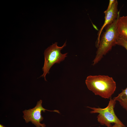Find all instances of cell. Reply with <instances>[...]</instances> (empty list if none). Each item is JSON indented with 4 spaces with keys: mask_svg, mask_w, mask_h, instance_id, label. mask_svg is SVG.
<instances>
[{
    "mask_svg": "<svg viewBox=\"0 0 127 127\" xmlns=\"http://www.w3.org/2000/svg\"><path fill=\"white\" fill-rule=\"evenodd\" d=\"M117 27L119 36L127 38V16L118 17Z\"/></svg>",
    "mask_w": 127,
    "mask_h": 127,
    "instance_id": "52a82bcc",
    "label": "cell"
},
{
    "mask_svg": "<svg viewBox=\"0 0 127 127\" xmlns=\"http://www.w3.org/2000/svg\"><path fill=\"white\" fill-rule=\"evenodd\" d=\"M57 43L56 42L53 44L44 52V61L42 68L43 73L41 77H44L45 81L46 75L49 73V70L52 66L55 64H60L67 56V53L63 54L61 52V50L66 46V42L61 47L58 46Z\"/></svg>",
    "mask_w": 127,
    "mask_h": 127,
    "instance_id": "3957f363",
    "label": "cell"
},
{
    "mask_svg": "<svg viewBox=\"0 0 127 127\" xmlns=\"http://www.w3.org/2000/svg\"><path fill=\"white\" fill-rule=\"evenodd\" d=\"M42 101L40 100L37 102L36 106L32 109L25 110L23 111V119L26 123L31 122L36 127H45L44 123H41L43 118L41 115V111L45 112V110L56 112L57 110L50 111L44 108L42 106Z\"/></svg>",
    "mask_w": 127,
    "mask_h": 127,
    "instance_id": "5b68a950",
    "label": "cell"
},
{
    "mask_svg": "<svg viewBox=\"0 0 127 127\" xmlns=\"http://www.w3.org/2000/svg\"><path fill=\"white\" fill-rule=\"evenodd\" d=\"M118 2L115 0L111 7L108 10L105 11V20L103 24L99 31L96 43V46L97 47L102 32L104 28L108 25L111 24L116 20L119 15V12L118 9Z\"/></svg>",
    "mask_w": 127,
    "mask_h": 127,
    "instance_id": "8992f818",
    "label": "cell"
},
{
    "mask_svg": "<svg viewBox=\"0 0 127 127\" xmlns=\"http://www.w3.org/2000/svg\"><path fill=\"white\" fill-rule=\"evenodd\" d=\"M116 101L110 98L107 106L102 108L87 107L92 110L90 112L91 113H98L97 116L98 122L101 125L107 127H112V123H117L125 126L119 119L115 114L114 108L116 103Z\"/></svg>",
    "mask_w": 127,
    "mask_h": 127,
    "instance_id": "277c9868",
    "label": "cell"
},
{
    "mask_svg": "<svg viewBox=\"0 0 127 127\" xmlns=\"http://www.w3.org/2000/svg\"><path fill=\"white\" fill-rule=\"evenodd\" d=\"M116 45L124 47L127 51V38L119 36Z\"/></svg>",
    "mask_w": 127,
    "mask_h": 127,
    "instance_id": "9c48e42d",
    "label": "cell"
},
{
    "mask_svg": "<svg viewBox=\"0 0 127 127\" xmlns=\"http://www.w3.org/2000/svg\"><path fill=\"white\" fill-rule=\"evenodd\" d=\"M115 0H110L109 1V4L108 7L106 11L108 10L111 7L113 4L115 2Z\"/></svg>",
    "mask_w": 127,
    "mask_h": 127,
    "instance_id": "30bf717a",
    "label": "cell"
},
{
    "mask_svg": "<svg viewBox=\"0 0 127 127\" xmlns=\"http://www.w3.org/2000/svg\"><path fill=\"white\" fill-rule=\"evenodd\" d=\"M113 99L118 101L121 106L127 112V87Z\"/></svg>",
    "mask_w": 127,
    "mask_h": 127,
    "instance_id": "ba28073f",
    "label": "cell"
},
{
    "mask_svg": "<svg viewBox=\"0 0 127 127\" xmlns=\"http://www.w3.org/2000/svg\"><path fill=\"white\" fill-rule=\"evenodd\" d=\"M85 83L88 89L95 95L105 99L111 98L116 88V83L113 78L108 75H89Z\"/></svg>",
    "mask_w": 127,
    "mask_h": 127,
    "instance_id": "6da1fadb",
    "label": "cell"
},
{
    "mask_svg": "<svg viewBox=\"0 0 127 127\" xmlns=\"http://www.w3.org/2000/svg\"><path fill=\"white\" fill-rule=\"evenodd\" d=\"M112 127H126L125 126H123L119 124L115 123L112 125Z\"/></svg>",
    "mask_w": 127,
    "mask_h": 127,
    "instance_id": "8fae6325",
    "label": "cell"
},
{
    "mask_svg": "<svg viewBox=\"0 0 127 127\" xmlns=\"http://www.w3.org/2000/svg\"><path fill=\"white\" fill-rule=\"evenodd\" d=\"M0 127H7L4 126L2 124H0Z\"/></svg>",
    "mask_w": 127,
    "mask_h": 127,
    "instance_id": "7c38bea8",
    "label": "cell"
},
{
    "mask_svg": "<svg viewBox=\"0 0 127 127\" xmlns=\"http://www.w3.org/2000/svg\"><path fill=\"white\" fill-rule=\"evenodd\" d=\"M117 19L107 26L105 31L101 35L96 55L93 61V65L98 63L113 47L116 45L119 36L117 27Z\"/></svg>",
    "mask_w": 127,
    "mask_h": 127,
    "instance_id": "7a4b0ae2",
    "label": "cell"
}]
</instances>
